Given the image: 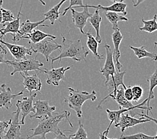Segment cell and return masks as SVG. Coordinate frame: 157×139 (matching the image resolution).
I'll use <instances>...</instances> for the list:
<instances>
[{
  "mask_svg": "<svg viewBox=\"0 0 157 139\" xmlns=\"http://www.w3.org/2000/svg\"><path fill=\"white\" fill-rule=\"evenodd\" d=\"M63 133H64V132H63ZM63 133L59 134L58 135H56V137L54 139H70V137L69 136H66V135ZM42 139H47V138L45 137V138H44Z\"/></svg>",
  "mask_w": 157,
  "mask_h": 139,
  "instance_id": "38",
  "label": "cell"
},
{
  "mask_svg": "<svg viewBox=\"0 0 157 139\" xmlns=\"http://www.w3.org/2000/svg\"><path fill=\"white\" fill-rule=\"evenodd\" d=\"M61 36L62 37V45H61L60 54L57 57L50 58L52 68L55 61L59 60V64H60L62 60L66 58H71L76 62L86 61L89 51L82 45L80 40H70L65 37L62 33Z\"/></svg>",
  "mask_w": 157,
  "mask_h": 139,
  "instance_id": "2",
  "label": "cell"
},
{
  "mask_svg": "<svg viewBox=\"0 0 157 139\" xmlns=\"http://www.w3.org/2000/svg\"><path fill=\"white\" fill-rule=\"evenodd\" d=\"M2 24H5L7 22L12 21L15 20V17L12 11L10 10H6L4 8H2Z\"/></svg>",
  "mask_w": 157,
  "mask_h": 139,
  "instance_id": "32",
  "label": "cell"
},
{
  "mask_svg": "<svg viewBox=\"0 0 157 139\" xmlns=\"http://www.w3.org/2000/svg\"><path fill=\"white\" fill-rule=\"evenodd\" d=\"M68 90L69 95L65 97L64 102L68 103L70 108L75 111L78 118H81L82 116L83 104L88 100L94 102L97 99V93L95 91L89 93L87 91L75 90L72 87H68Z\"/></svg>",
  "mask_w": 157,
  "mask_h": 139,
  "instance_id": "3",
  "label": "cell"
},
{
  "mask_svg": "<svg viewBox=\"0 0 157 139\" xmlns=\"http://www.w3.org/2000/svg\"><path fill=\"white\" fill-rule=\"evenodd\" d=\"M72 68V66H68L66 68L60 67L58 68H52L51 70L45 68L44 73L46 74L47 84L58 86L59 82L65 79V73Z\"/></svg>",
  "mask_w": 157,
  "mask_h": 139,
  "instance_id": "12",
  "label": "cell"
},
{
  "mask_svg": "<svg viewBox=\"0 0 157 139\" xmlns=\"http://www.w3.org/2000/svg\"><path fill=\"white\" fill-rule=\"evenodd\" d=\"M83 5V0H70V5L68 6V7H67L66 8H65L62 14V16H64L66 13L68 12V11L70 10V8H72V7L81 6Z\"/></svg>",
  "mask_w": 157,
  "mask_h": 139,
  "instance_id": "33",
  "label": "cell"
},
{
  "mask_svg": "<svg viewBox=\"0 0 157 139\" xmlns=\"http://www.w3.org/2000/svg\"><path fill=\"white\" fill-rule=\"evenodd\" d=\"M12 119L7 121H0V139H2L3 135L6 132V129L9 127Z\"/></svg>",
  "mask_w": 157,
  "mask_h": 139,
  "instance_id": "34",
  "label": "cell"
},
{
  "mask_svg": "<svg viewBox=\"0 0 157 139\" xmlns=\"http://www.w3.org/2000/svg\"><path fill=\"white\" fill-rule=\"evenodd\" d=\"M70 10L72 13V21L75 27L80 29L82 34L85 36L84 28L87 24L88 20L92 16L88 8L83 5L75 7V8L72 7Z\"/></svg>",
  "mask_w": 157,
  "mask_h": 139,
  "instance_id": "6",
  "label": "cell"
},
{
  "mask_svg": "<svg viewBox=\"0 0 157 139\" xmlns=\"http://www.w3.org/2000/svg\"><path fill=\"white\" fill-rule=\"evenodd\" d=\"M33 105L35 109V112L33 115L29 116L31 118H38L40 120L50 117L56 109L54 106H50L48 100H38L35 101Z\"/></svg>",
  "mask_w": 157,
  "mask_h": 139,
  "instance_id": "9",
  "label": "cell"
},
{
  "mask_svg": "<svg viewBox=\"0 0 157 139\" xmlns=\"http://www.w3.org/2000/svg\"><path fill=\"white\" fill-rule=\"evenodd\" d=\"M109 134V133L106 132V130H104V132L102 133H100L99 134V138L100 139H118V138H110L108 137V134Z\"/></svg>",
  "mask_w": 157,
  "mask_h": 139,
  "instance_id": "37",
  "label": "cell"
},
{
  "mask_svg": "<svg viewBox=\"0 0 157 139\" xmlns=\"http://www.w3.org/2000/svg\"><path fill=\"white\" fill-rule=\"evenodd\" d=\"M112 39H113V42L114 44V52H113V60L115 66H117V69L118 70V72H121V68H122V64L120 62L119 59L121 58V51H120V46L122 40L123 39V36L121 32V29L119 28L114 30V32L112 35Z\"/></svg>",
  "mask_w": 157,
  "mask_h": 139,
  "instance_id": "18",
  "label": "cell"
},
{
  "mask_svg": "<svg viewBox=\"0 0 157 139\" xmlns=\"http://www.w3.org/2000/svg\"><path fill=\"white\" fill-rule=\"evenodd\" d=\"M85 36L87 37V42L86 45L88 48L90 50L93 54L98 60H102L104 58V55H101L98 52V44L99 43L97 42V40L94 36H92L90 33V31L85 33Z\"/></svg>",
  "mask_w": 157,
  "mask_h": 139,
  "instance_id": "25",
  "label": "cell"
},
{
  "mask_svg": "<svg viewBox=\"0 0 157 139\" xmlns=\"http://www.w3.org/2000/svg\"><path fill=\"white\" fill-rule=\"evenodd\" d=\"M0 48H1L2 50H6V49H5L4 48H3V47L2 46V44H1V43H0Z\"/></svg>",
  "mask_w": 157,
  "mask_h": 139,
  "instance_id": "43",
  "label": "cell"
},
{
  "mask_svg": "<svg viewBox=\"0 0 157 139\" xmlns=\"http://www.w3.org/2000/svg\"><path fill=\"white\" fill-rule=\"evenodd\" d=\"M133 2V5L134 7H137L138 5H140V3H142L143 2H144L146 0H132Z\"/></svg>",
  "mask_w": 157,
  "mask_h": 139,
  "instance_id": "39",
  "label": "cell"
},
{
  "mask_svg": "<svg viewBox=\"0 0 157 139\" xmlns=\"http://www.w3.org/2000/svg\"><path fill=\"white\" fill-rule=\"evenodd\" d=\"M38 1H39L41 3H42V4L44 6H45L46 5V3L44 1V0H38Z\"/></svg>",
  "mask_w": 157,
  "mask_h": 139,
  "instance_id": "42",
  "label": "cell"
},
{
  "mask_svg": "<svg viewBox=\"0 0 157 139\" xmlns=\"http://www.w3.org/2000/svg\"><path fill=\"white\" fill-rule=\"evenodd\" d=\"M102 21V16L100 14V11L98 10H95V12L92 14L89 18V22L94 29L96 30V40L100 44L102 43V38L100 36V24Z\"/></svg>",
  "mask_w": 157,
  "mask_h": 139,
  "instance_id": "22",
  "label": "cell"
},
{
  "mask_svg": "<svg viewBox=\"0 0 157 139\" xmlns=\"http://www.w3.org/2000/svg\"><path fill=\"white\" fill-rule=\"evenodd\" d=\"M151 121H152V120L146 118L144 117H141L140 118H134V116L128 114H126L125 113H124L121 116L119 121L114 126L116 128L121 129L122 133H124L125 130L127 129L135 126L138 125H140V124L148 122Z\"/></svg>",
  "mask_w": 157,
  "mask_h": 139,
  "instance_id": "13",
  "label": "cell"
},
{
  "mask_svg": "<svg viewBox=\"0 0 157 139\" xmlns=\"http://www.w3.org/2000/svg\"><path fill=\"white\" fill-rule=\"evenodd\" d=\"M37 96L36 93L29 94V96H24L21 100H18L16 102V107L19 108L20 114L21 115V125H24L25 120L30 112H35V109L33 108V101Z\"/></svg>",
  "mask_w": 157,
  "mask_h": 139,
  "instance_id": "7",
  "label": "cell"
},
{
  "mask_svg": "<svg viewBox=\"0 0 157 139\" xmlns=\"http://www.w3.org/2000/svg\"><path fill=\"white\" fill-rule=\"evenodd\" d=\"M85 7H88V8H94L95 10H98L100 12H117V13H122L126 16L127 12H126V7L127 5L124 2L122 3H114L113 5L109 6H104L102 5H88L86 4L84 5Z\"/></svg>",
  "mask_w": 157,
  "mask_h": 139,
  "instance_id": "19",
  "label": "cell"
},
{
  "mask_svg": "<svg viewBox=\"0 0 157 139\" xmlns=\"http://www.w3.org/2000/svg\"><path fill=\"white\" fill-rule=\"evenodd\" d=\"M20 114L19 108L13 112V118H12L8 130L6 132L2 139H23L21 137V123L19 121Z\"/></svg>",
  "mask_w": 157,
  "mask_h": 139,
  "instance_id": "10",
  "label": "cell"
},
{
  "mask_svg": "<svg viewBox=\"0 0 157 139\" xmlns=\"http://www.w3.org/2000/svg\"><path fill=\"white\" fill-rule=\"evenodd\" d=\"M105 16L106 17L107 20L109 21L110 23L113 25V29L114 30L118 29V21H128V19L126 16H120L117 12H106L105 13Z\"/></svg>",
  "mask_w": 157,
  "mask_h": 139,
  "instance_id": "27",
  "label": "cell"
},
{
  "mask_svg": "<svg viewBox=\"0 0 157 139\" xmlns=\"http://www.w3.org/2000/svg\"><path fill=\"white\" fill-rule=\"evenodd\" d=\"M23 94V91H20L19 93L13 94L12 89L10 87H7L6 84H2L1 91H0V108L8 110L13 105L12 100L16 98L17 96L22 95Z\"/></svg>",
  "mask_w": 157,
  "mask_h": 139,
  "instance_id": "15",
  "label": "cell"
},
{
  "mask_svg": "<svg viewBox=\"0 0 157 139\" xmlns=\"http://www.w3.org/2000/svg\"><path fill=\"white\" fill-rule=\"evenodd\" d=\"M0 43L1 44L4 45V46L8 49L10 54L15 59V60L20 61L22 60H25L26 56L28 55L32 56L33 54L32 49L28 48L24 46H20V45L12 44L8 42H6L5 41L0 40Z\"/></svg>",
  "mask_w": 157,
  "mask_h": 139,
  "instance_id": "11",
  "label": "cell"
},
{
  "mask_svg": "<svg viewBox=\"0 0 157 139\" xmlns=\"http://www.w3.org/2000/svg\"><path fill=\"white\" fill-rule=\"evenodd\" d=\"M66 1L67 0H61L58 4L54 6L49 11H48L47 12L44 14L45 19H46V20H49L52 25H54V24L56 23V21L59 20V16H60V14H59V9L61 8L63 3L66 2Z\"/></svg>",
  "mask_w": 157,
  "mask_h": 139,
  "instance_id": "24",
  "label": "cell"
},
{
  "mask_svg": "<svg viewBox=\"0 0 157 139\" xmlns=\"http://www.w3.org/2000/svg\"><path fill=\"white\" fill-rule=\"evenodd\" d=\"M7 54L6 50H2L0 48V64L5 63V55Z\"/></svg>",
  "mask_w": 157,
  "mask_h": 139,
  "instance_id": "36",
  "label": "cell"
},
{
  "mask_svg": "<svg viewBox=\"0 0 157 139\" xmlns=\"http://www.w3.org/2000/svg\"><path fill=\"white\" fill-rule=\"evenodd\" d=\"M24 0H21V6L19 12L17 14V18H15L12 21L7 22L3 24V28L0 29V40H2V37L5 36L7 33H12V36H15L18 33L21 25V9L23 7Z\"/></svg>",
  "mask_w": 157,
  "mask_h": 139,
  "instance_id": "16",
  "label": "cell"
},
{
  "mask_svg": "<svg viewBox=\"0 0 157 139\" xmlns=\"http://www.w3.org/2000/svg\"><path fill=\"white\" fill-rule=\"evenodd\" d=\"M110 2H113L114 3H118V2H120V3H122L124 2L125 0H110Z\"/></svg>",
  "mask_w": 157,
  "mask_h": 139,
  "instance_id": "41",
  "label": "cell"
},
{
  "mask_svg": "<svg viewBox=\"0 0 157 139\" xmlns=\"http://www.w3.org/2000/svg\"><path fill=\"white\" fill-rule=\"evenodd\" d=\"M118 139H156V135L155 136H150L143 133H139L131 135H122Z\"/></svg>",
  "mask_w": 157,
  "mask_h": 139,
  "instance_id": "30",
  "label": "cell"
},
{
  "mask_svg": "<svg viewBox=\"0 0 157 139\" xmlns=\"http://www.w3.org/2000/svg\"><path fill=\"white\" fill-rule=\"evenodd\" d=\"M130 48L134 52V54L138 59H143L144 58H148L152 60H156V54L148 52L145 46H143L140 47H134L130 46Z\"/></svg>",
  "mask_w": 157,
  "mask_h": 139,
  "instance_id": "26",
  "label": "cell"
},
{
  "mask_svg": "<svg viewBox=\"0 0 157 139\" xmlns=\"http://www.w3.org/2000/svg\"><path fill=\"white\" fill-rule=\"evenodd\" d=\"M70 112L67 110H63L60 113H55L52 114L50 117L40 119V121L34 129H30L32 131V134L28 135L26 139H32L34 137H40V139L46 137V134L52 133L56 135H58L66 131L71 132L70 130H61L58 126L59 123L62 122L63 120H65L69 123L70 126L73 127L72 124L70 121Z\"/></svg>",
  "mask_w": 157,
  "mask_h": 139,
  "instance_id": "1",
  "label": "cell"
},
{
  "mask_svg": "<svg viewBox=\"0 0 157 139\" xmlns=\"http://www.w3.org/2000/svg\"><path fill=\"white\" fill-rule=\"evenodd\" d=\"M30 44L33 53L42 54L47 62L49 61L50 56L52 52L61 48V45L56 42L54 39L50 37H47L38 43Z\"/></svg>",
  "mask_w": 157,
  "mask_h": 139,
  "instance_id": "5",
  "label": "cell"
},
{
  "mask_svg": "<svg viewBox=\"0 0 157 139\" xmlns=\"http://www.w3.org/2000/svg\"><path fill=\"white\" fill-rule=\"evenodd\" d=\"M124 96L127 100L130 101V102H132L133 95L130 86H129L128 88H126V89H124Z\"/></svg>",
  "mask_w": 157,
  "mask_h": 139,
  "instance_id": "35",
  "label": "cell"
},
{
  "mask_svg": "<svg viewBox=\"0 0 157 139\" xmlns=\"http://www.w3.org/2000/svg\"><path fill=\"white\" fill-rule=\"evenodd\" d=\"M47 37H50L52 39H56V36L54 35L49 34L40 31V29H33V30L29 34L24 36L21 39H26L29 40V44H36L38 43L43 40L47 38Z\"/></svg>",
  "mask_w": 157,
  "mask_h": 139,
  "instance_id": "20",
  "label": "cell"
},
{
  "mask_svg": "<svg viewBox=\"0 0 157 139\" xmlns=\"http://www.w3.org/2000/svg\"><path fill=\"white\" fill-rule=\"evenodd\" d=\"M5 64L9 67L12 68L13 71L11 72V76H13L17 72H24L27 74L29 71L38 70L40 72L44 73V69H41L44 66V64L40 62L36 58L35 59H25L22 60H6Z\"/></svg>",
  "mask_w": 157,
  "mask_h": 139,
  "instance_id": "4",
  "label": "cell"
},
{
  "mask_svg": "<svg viewBox=\"0 0 157 139\" xmlns=\"http://www.w3.org/2000/svg\"><path fill=\"white\" fill-rule=\"evenodd\" d=\"M134 110H132V108H123L120 107V108L117 110H109V109H106V112L108 114V118L109 119L110 121V124L108 126L107 129L106 130V132L109 133V130L110 128L112 126L113 124H116L118 123V122L119 121L120 118H121V116L125 113V112H133Z\"/></svg>",
  "mask_w": 157,
  "mask_h": 139,
  "instance_id": "21",
  "label": "cell"
},
{
  "mask_svg": "<svg viewBox=\"0 0 157 139\" xmlns=\"http://www.w3.org/2000/svg\"><path fill=\"white\" fill-rule=\"evenodd\" d=\"M131 89L133 95L132 102H137L138 100L142 98V97L143 96V89L140 85H134L132 87H131Z\"/></svg>",
  "mask_w": 157,
  "mask_h": 139,
  "instance_id": "31",
  "label": "cell"
},
{
  "mask_svg": "<svg viewBox=\"0 0 157 139\" xmlns=\"http://www.w3.org/2000/svg\"><path fill=\"white\" fill-rule=\"evenodd\" d=\"M70 139H88V133L86 131L81 121H78V129L75 134H70Z\"/></svg>",
  "mask_w": 157,
  "mask_h": 139,
  "instance_id": "29",
  "label": "cell"
},
{
  "mask_svg": "<svg viewBox=\"0 0 157 139\" xmlns=\"http://www.w3.org/2000/svg\"><path fill=\"white\" fill-rule=\"evenodd\" d=\"M20 74L24 78L22 84L29 94H32L33 91L39 92L40 93L42 84L38 74H34L32 76H29L28 74H25L23 72H20Z\"/></svg>",
  "mask_w": 157,
  "mask_h": 139,
  "instance_id": "17",
  "label": "cell"
},
{
  "mask_svg": "<svg viewBox=\"0 0 157 139\" xmlns=\"http://www.w3.org/2000/svg\"><path fill=\"white\" fill-rule=\"evenodd\" d=\"M104 48L106 50V60L104 66L100 68V72L106 78L105 83H104L106 85L109 82L110 77L111 78H114V75L117 72H116L115 64L113 60V51L111 50L110 46L108 44H105Z\"/></svg>",
  "mask_w": 157,
  "mask_h": 139,
  "instance_id": "8",
  "label": "cell"
},
{
  "mask_svg": "<svg viewBox=\"0 0 157 139\" xmlns=\"http://www.w3.org/2000/svg\"><path fill=\"white\" fill-rule=\"evenodd\" d=\"M3 0H0V24H2V8L3 4Z\"/></svg>",
  "mask_w": 157,
  "mask_h": 139,
  "instance_id": "40",
  "label": "cell"
},
{
  "mask_svg": "<svg viewBox=\"0 0 157 139\" xmlns=\"http://www.w3.org/2000/svg\"><path fill=\"white\" fill-rule=\"evenodd\" d=\"M148 82H149V91H148V95L147 98V115H148L149 112H152V107L151 106L150 102L151 100L155 98V95H154V88L156 87L157 85V70L156 69L155 70L154 73L152 74V76L149 78L148 80Z\"/></svg>",
  "mask_w": 157,
  "mask_h": 139,
  "instance_id": "23",
  "label": "cell"
},
{
  "mask_svg": "<svg viewBox=\"0 0 157 139\" xmlns=\"http://www.w3.org/2000/svg\"><path fill=\"white\" fill-rule=\"evenodd\" d=\"M156 14H155L154 17L150 20H145L144 18H142V22L143 23V27L139 28L140 31H144L147 33H153L157 30V23H156Z\"/></svg>",
  "mask_w": 157,
  "mask_h": 139,
  "instance_id": "28",
  "label": "cell"
},
{
  "mask_svg": "<svg viewBox=\"0 0 157 139\" xmlns=\"http://www.w3.org/2000/svg\"><path fill=\"white\" fill-rule=\"evenodd\" d=\"M46 20V19H44V20L39 21L32 22L28 18H27L26 20L20 25L19 31H18L17 34L12 36V40L13 42H18L24 36L30 33L33 29H35L38 27H49L48 25L42 24Z\"/></svg>",
  "mask_w": 157,
  "mask_h": 139,
  "instance_id": "14",
  "label": "cell"
}]
</instances>
